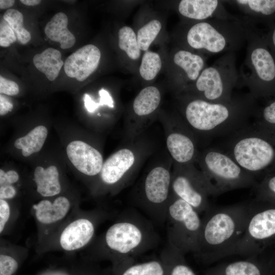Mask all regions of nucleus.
Masks as SVG:
<instances>
[{
	"instance_id": "1",
	"label": "nucleus",
	"mask_w": 275,
	"mask_h": 275,
	"mask_svg": "<svg viewBox=\"0 0 275 275\" xmlns=\"http://www.w3.org/2000/svg\"><path fill=\"white\" fill-rule=\"evenodd\" d=\"M180 100L181 117L198 141L229 136L244 127L258 106L249 93L225 102H209L186 95Z\"/></svg>"
},
{
	"instance_id": "2",
	"label": "nucleus",
	"mask_w": 275,
	"mask_h": 275,
	"mask_svg": "<svg viewBox=\"0 0 275 275\" xmlns=\"http://www.w3.org/2000/svg\"><path fill=\"white\" fill-rule=\"evenodd\" d=\"M251 202L225 206H210L202 218V227L195 256L212 262L233 255L244 234L251 211Z\"/></svg>"
},
{
	"instance_id": "3",
	"label": "nucleus",
	"mask_w": 275,
	"mask_h": 275,
	"mask_svg": "<svg viewBox=\"0 0 275 275\" xmlns=\"http://www.w3.org/2000/svg\"><path fill=\"white\" fill-rule=\"evenodd\" d=\"M249 23L243 18H212L194 22L183 33L184 49L208 54L234 52L246 42Z\"/></svg>"
},
{
	"instance_id": "4",
	"label": "nucleus",
	"mask_w": 275,
	"mask_h": 275,
	"mask_svg": "<svg viewBox=\"0 0 275 275\" xmlns=\"http://www.w3.org/2000/svg\"><path fill=\"white\" fill-rule=\"evenodd\" d=\"M246 42V56L239 74L238 85L247 87L256 100L275 98V59L265 34L249 23Z\"/></svg>"
},
{
	"instance_id": "5",
	"label": "nucleus",
	"mask_w": 275,
	"mask_h": 275,
	"mask_svg": "<svg viewBox=\"0 0 275 275\" xmlns=\"http://www.w3.org/2000/svg\"><path fill=\"white\" fill-rule=\"evenodd\" d=\"M158 240L152 224L136 212L129 211L107 229L103 242L115 263L146 252Z\"/></svg>"
},
{
	"instance_id": "6",
	"label": "nucleus",
	"mask_w": 275,
	"mask_h": 275,
	"mask_svg": "<svg viewBox=\"0 0 275 275\" xmlns=\"http://www.w3.org/2000/svg\"><path fill=\"white\" fill-rule=\"evenodd\" d=\"M228 137L224 151L257 181L275 169V143L253 124Z\"/></svg>"
},
{
	"instance_id": "7",
	"label": "nucleus",
	"mask_w": 275,
	"mask_h": 275,
	"mask_svg": "<svg viewBox=\"0 0 275 275\" xmlns=\"http://www.w3.org/2000/svg\"><path fill=\"white\" fill-rule=\"evenodd\" d=\"M196 163L205 177L212 196L253 187L257 182L253 176L222 149L208 148L199 152Z\"/></svg>"
},
{
	"instance_id": "8",
	"label": "nucleus",
	"mask_w": 275,
	"mask_h": 275,
	"mask_svg": "<svg viewBox=\"0 0 275 275\" xmlns=\"http://www.w3.org/2000/svg\"><path fill=\"white\" fill-rule=\"evenodd\" d=\"M239 74L234 52H226L205 67L197 79L182 89L184 95L213 102L231 100L233 89L238 85Z\"/></svg>"
},
{
	"instance_id": "9",
	"label": "nucleus",
	"mask_w": 275,
	"mask_h": 275,
	"mask_svg": "<svg viewBox=\"0 0 275 275\" xmlns=\"http://www.w3.org/2000/svg\"><path fill=\"white\" fill-rule=\"evenodd\" d=\"M173 160L156 162L143 176L135 195L138 207L155 222L166 223L168 205L172 189Z\"/></svg>"
},
{
	"instance_id": "10",
	"label": "nucleus",
	"mask_w": 275,
	"mask_h": 275,
	"mask_svg": "<svg viewBox=\"0 0 275 275\" xmlns=\"http://www.w3.org/2000/svg\"><path fill=\"white\" fill-rule=\"evenodd\" d=\"M141 136L111 155L104 162L98 175L103 188L118 192L126 187L142 163L152 152V145Z\"/></svg>"
},
{
	"instance_id": "11",
	"label": "nucleus",
	"mask_w": 275,
	"mask_h": 275,
	"mask_svg": "<svg viewBox=\"0 0 275 275\" xmlns=\"http://www.w3.org/2000/svg\"><path fill=\"white\" fill-rule=\"evenodd\" d=\"M168 243L185 255L197 252L202 227L200 213L189 204L171 194L167 214Z\"/></svg>"
},
{
	"instance_id": "12",
	"label": "nucleus",
	"mask_w": 275,
	"mask_h": 275,
	"mask_svg": "<svg viewBox=\"0 0 275 275\" xmlns=\"http://www.w3.org/2000/svg\"><path fill=\"white\" fill-rule=\"evenodd\" d=\"M250 202L245 230L233 253L246 258L259 255L275 244V205L254 199Z\"/></svg>"
},
{
	"instance_id": "13",
	"label": "nucleus",
	"mask_w": 275,
	"mask_h": 275,
	"mask_svg": "<svg viewBox=\"0 0 275 275\" xmlns=\"http://www.w3.org/2000/svg\"><path fill=\"white\" fill-rule=\"evenodd\" d=\"M172 194L192 206L200 214L210 206L212 196L209 185L201 170L195 164L173 163Z\"/></svg>"
},
{
	"instance_id": "14",
	"label": "nucleus",
	"mask_w": 275,
	"mask_h": 275,
	"mask_svg": "<svg viewBox=\"0 0 275 275\" xmlns=\"http://www.w3.org/2000/svg\"><path fill=\"white\" fill-rule=\"evenodd\" d=\"M168 154L173 163L195 164L199 153L198 140L181 116L162 120Z\"/></svg>"
},
{
	"instance_id": "15",
	"label": "nucleus",
	"mask_w": 275,
	"mask_h": 275,
	"mask_svg": "<svg viewBox=\"0 0 275 275\" xmlns=\"http://www.w3.org/2000/svg\"><path fill=\"white\" fill-rule=\"evenodd\" d=\"M101 59V51L95 45L89 44L70 54L64 62L66 75L82 82L97 69Z\"/></svg>"
},
{
	"instance_id": "16",
	"label": "nucleus",
	"mask_w": 275,
	"mask_h": 275,
	"mask_svg": "<svg viewBox=\"0 0 275 275\" xmlns=\"http://www.w3.org/2000/svg\"><path fill=\"white\" fill-rule=\"evenodd\" d=\"M66 153L80 173L89 177L98 176L104 161L102 154L96 148L84 141L76 140L68 144Z\"/></svg>"
},
{
	"instance_id": "17",
	"label": "nucleus",
	"mask_w": 275,
	"mask_h": 275,
	"mask_svg": "<svg viewBox=\"0 0 275 275\" xmlns=\"http://www.w3.org/2000/svg\"><path fill=\"white\" fill-rule=\"evenodd\" d=\"M223 2L217 0H182L178 3L177 10L183 17L194 22L212 18H235L227 11Z\"/></svg>"
},
{
	"instance_id": "18",
	"label": "nucleus",
	"mask_w": 275,
	"mask_h": 275,
	"mask_svg": "<svg viewBox=\"0 0 275 275\" xmlns=\"http://www.w3.org/2000/svg\"><path fill=\"white\" fill-rule=\"evenodd\" d=\"M96 230L93 218L80 217L70 222L62 231L59 237L61 248L68 252L79 250L89 244Z\"/></svg>"
},
{
	"instance_id": "19",
	"label": "nucleus",
	"mask_w": 275,
	"mask_h": 275,
	"mask_svg": "<svg viewBox=\"0 0 275 275\" xmlns=\"http://www.w3.org/2000/svg\"><path fill=\"white\" fill-rule=\"evenodd\" d=\"M205 275H271L264 253L245 259L224 263L207 270Z\"/></svg>"
},
{
	"instance_id": "20",
	"label": "nucleus",
	"mask_w": 275,
	"mask_h": 275,
	"mask_svg": "<svg viewBox=\"0 0 275 275\" xmlns=\"http://www.w3.org/2000/svg\"><path fill=\"white\" fill-rule=\"evenodd\" d=\"M226 2L236 6L244 14L243 19L254 26L261 24L269 29L275 23V0H234Z\"/></svg>"
},
{
	"instance_id": "21",
	"label": "nucleus",
	"mask_w": 275,
	"mask_h": 275,
	"mask_svg": "<svg viewBox=\"0 0 275 275\" xmlns=\"http://www.w3.org/2000/svg\"><path fill=\"white\" fill-rule=\"evenodd\" d=\"M174 65L179 73V82H195L205 68V60L201 55L190 51L177 50L173 57Z\"/></svg>"
},
{
	"instance_id": "22",
	"label": "nucleus",
	"mask_w": 275,
	"mask_h": 275,
	"mask_svg": "<svg viewBox=\"0 0 275 275\" xmlns=\"http://www.w3.org/2000/svg\"><path fill=\"white\" fill-rule=\"evenodd\" d=\"M70 208L71 203L65 196H59L52 201L43 199L33 206L36 220L45 225L61 221L67 215Z\"/></svg>"
},
{
	"instance_id": "23",
	"label": "nucleus",
	"mask_w": 275,
	"mask_h": 275,
	"mask_svg": "<svg viewBox=\"0 0 275 275\" xmlns=\"http://www.w3.org/2000/svg\"><path fill=\"white\" fill-rule=\"evenodd\" d=\"M113 270L114 275H166L165 264L160 257L140 262L127 258L113 263Z\"/></svg>"
},
{
	"instance_id": "24",
	"label": "nucleus",
	"mask_w": 275,
	"mask_h": 275,
	"mask_svg": "<svg viewBox=\"0 0 275 275\" xmlns=\"http://www.w3.org/2000/svg\"><path fill=\"white\" fill-rule=\"evenodd\" d=\"M68 18L63 12L55 14L46 23L44 33L51 41L60 43L63 49L71 48L75 44L74 35L68 29Z\"/></svg>"
},
{
	"instance_id": "25",
	"label": "nucleus",
	"mask_w": 275,
	"mask_h": 275,
	"mask_svg": "<svg viewBox=\"0 0 275 275\" xmlns=\"http://www.w3.org/2000/svg\"><path fill=\"white\" fill-rule=\"evenodd\" d=\"M34 180L37 191L43 197H53L61 191L59 173L55 166L51 165L46 168L37 167L34 172Z\"/></svg>"
},
{
	"instance_id": "26",
	"label": "nucleus",
	"mask_w": 275,
	"mask_h": 275,
	"mask_svg": "<svg viewBox=\"0 0 275 275\" xmlns=\"http://www.w3.org/2000/svg\"><path fill=\"white\" fill-rule=\"evenodd\" d=\"M33 62L35 67L49 81L56 79L64 65L61 52L51 47L35 54Z\"/></svg>"
},
{
	"instance_id": "27",
	"label": "nucleus",
	"mask_w": 275,
	"mask_h": 275,
	"mask_svg": "<svg viewBox=\"0 0 275 275\" xmlns=\"http://www.w3.org/2000/svg\"><path fill=\"white\" fill-rule=\"evenodd\" d=\"M253 125L275 143V98L258 106Z\"/></svg>"
},
{
	"instance_id": "28",
	"label": "nucleus",
	"mask_w": 275,
	"mask_h": 275,
	"mask_svg": "<svg viewBox=\"0 0 275 275\" xmlns=\"http://www.w3.org/2000/svg\"><path fill=\"white\" fill-rule=\"evenodd\" d=\"M160 258L165 264L166 275H196L186 263L184 255L168 243Z\"/></svg>"
},
{
	"instance_id": "29",
	"label": "nucleus",
	"mask_w": 275,
	"mask_h": 275,
	"mask_svg": "<svg viewBox=\"0 0 275 275\" xmlns=\"http://www.w3.org/2000/svg\"><path fill=\"white\" fill-rule=\"evenodd\" d=\"M47 133V129L45 126H37L26 135L16 139L14 143V147L21 150L23 156L28 157L41 149Z\"/></svg>"
},
{
	"instance_id": "30",
	"label": "nucleus",
	"mask_w": 275,
	"mask_h": 275,
	"mask_svg": "<svg viewBox=\"0 0 275 275\" xmlns=\"http://www.w3.org/2000/svg\"><path fill=\"white\" fill-rule=\"evenodd\" d=\"M253 188L254 200L275 205V169L257 181Z\"/></svg>"
},
{
	"instance_id": "31",
	"label": "nucleus",
	"mask_w": 275,
	"mask_h": 275,
	"mask_svg": "<svg viewBox=\"0 0 275 275\" xmlns=\"http://www.w3.org/2000/svg\"><path fill=\"white\" fill-rule=\"evenodd\" d=\"M118 45L128 57L132 60H137L141 55V51L137 37L132 28L124 26L118 32Z\"/></svg>"
},
{
	"instance_id": "32",
	"label": "nucleus",
	"mask_w": 275,
	"mask_h": 275,
	"mask_svg": "<svg viewBox=\"0 0 275 275\" xmlns=\"http://www.w3.org/2000/svg\"><path fill=\"white\" fill-rule=\"evenodd\" d=\"M3 18L14 31L20 44L25 45L30 41L31 35L23 26V16L22 13L16 9H9L4 13Z\"/></svg>"
},
{
	"instance_id": "33",
	"label": "nucleus",
	"mask_w": 275,
	"mask_h": 275,
	"mask_svg": "<svg viewBox=\"0 0 275 275\" xmlns=\"http://www.w3.org/2000/svg\"><path fill=\"white\" fill-rule=\"evenodd\" d=\"M162 66L160 56L156 52L147 51L142 57L139 68L141 76L145 80H151L156 76Z\"/></svg>"
},
{
	"instance_id": "34",
	"label": "nucleus",
	"mask_w": 275,
	"mask_h": 275,
	"mask_svg": "<svg viewBox=\"0 0 275 275\" xmlns=\"http://www.w3.org/2000/svg\"><path fill=\"white\" fill-rule=\"evenodd\" d=\"M161 29L160 22L153 19L141 28L137 33V41L140 49L147 51Z\"/></svg>"
},
{
	"instance_id": "35",
	"label": "nucleus",
	"mask_w": 275,
	"mask_h": 275,
	"mask_svg": "<svg viewBox=\"0 0 275 275\" xmlns=\"http://www.w3.org/2000/svg\"><path fill=\"white\" fill-rule=\"evenodd\" d=\"M17 40L14 31L3 18L0 23V46L2 47H10Z\"/></svg>"
},
{
	"instance_id": "36",
	"label": "nucleus",
	"mask_w": 275,
	"mask_h": 275,
	"mask_svg": "<svg viewBox=\"0 0 275 275\" xmlns=\"http://www.w3.org/2000/svg\"><path fill=\"white\" fill-rule=\"evenodd\" d=\"M19 267L16 259L11 255H0V275H14Z\"/></svg>"
},
{
	"instance_id": "37",
	"label": "nucleus",
	"mask_w": 275,
	"mask_h": 275,
	"mask_svg": "<svg viewBox=\"0 0 275 275\" xmlns=\"http://www.w3.org/2000/svg\"><path fill=\"white\" fill-rule=\"evenodd\" d=\"M19 88L18 84L11 80L0 76V93L9 96H14L18 94Z\"/></svg>"
},
{
	"instance_id": "38",
	"label": "nucleus",
	"mask_w": 275,
	"mask_h": 275,
	"mask_svg": "<svg viewBox=\"0 0 275 275\" xmlns=\"http://www.w3.org/2000/svg\"><path fill=\"white\" fill-rule=\"evenodd\" d=\"M11 215V208L6 200L0 199V233L2 234Z\"/></svg>"
},
{
	"instance_id": "39",
	"label": "nucleus",
	"mask_w": 275,
	"mask_h": 275,
	"mask_svg": "<svg viewBox=\"0 0 275 275\" xmlns=\"http://www.w3.org/2000/svg\"><path fill=\"white\" fill-rule=\"evenodd\" d=\"M19 179L18 174L14 170L5 172L0 170V186L4 185H12L16 183Z\"/></svg>"
},
{
	"instance_id": "40",
	"label": "nucleus",
	"mask_w": 275,
	"mask_h": 275,
	"mask_svg": "<svg viewBox=\"0 0 275 275\" xmlns=\"http://www.w3.org/2000/svg\"><path fill=\"white\" fill-rule=\"evenodd\" d=\"M17 191L13 185H4L0 186V199L8 200L14 198Z\"/></svg>"
},
{
	"instance_id": "41",
	"label": "nucleus",
	"mask_w": 275,
	"mask_h": 275,
	"mask_svg": "<svg viewBox=\"0 0 275 275\" xmlns=\"http://www.w3.org/2000/svg\"><path fill=\"white\" fill-rule=\"evenodd\" d=\"M265 36L268 46L275 59V23L268 29Z\"/></svg>"
},
{
	"instance_id": "42",
	"label": "nucleus",
	"mask_w": 275,
	"mask_h": 275,
	"mask_svg": "<svg viewBox=\"0 0 275 275\" xmlns=\"http://www.w3.org/2000/svg\"><path fill=\"white\" fill-rule=\"evenodd\" d=\"M99 95L100 96L99 103L100 106L106 105L112 108L114 107L113 99L108 92L104 89H101L99 91Z\"/></svg>"
},
{
	"instance_id": "43",
	"label": "nucleus",
	"mask_w": 275,
	"mask_h": 275,
	"mask_svg": "<svg viewBox=\"0 0 275 275\" xmlns=\"http://www.w3.org/2000/svg\"><path fill=\"white\" fill-rule=\"evenodd\" d=\"M13 108V104L8 99L1 94L0 96V115L4 116Z\"/></svg>"
},
{
	"instance_id": "44",
	"label": "nucleus",
	"mask_w": 275,
	"mask_h": 275,
	"mask_svg": "<svg viewBox=\"0 0 275 275\" xmlns=\"http://www.w3.org/2000/svg\"><path fill=\"white\" fill-rule=\"evenodd\" d=\"M266 255L270 265L271 274L275 275V244L263 252Z\"/></svg>"
},
{
	"instance_id": "45",
	"label": "nucleus",
	"mask_w": 275,
	"mask_h": 275,
	"mask_svg": "<svg viewBox=\"0 0 275 275\" xmlns=\"http://www.w3.org/2000/svg\"><path fill=\"white\" fill-rule=\"evenodd\" d=\"M85 106L89 113H94L100 106L99 102H96L87 94L84 95Z\"/></svg>"
},
{
	"instance_id": "46",
	"label": "nucleus",
	"mask_w": 275,
	"mask_h": 275,
	"mask_svg": "<svg viewBox=\"0 0 275 275\" xmlns=\"http://www.w3.org/2000/svg\"><path fill=\"white\" fill-rule=\"evenodd\" d=\"M15 2L14 0H1L0 8L2 10L10 8L14 5Z\"/></svg>"
},
{
	"instance_id": "47",
	"label": "nucleus",
	"mask_w": 275,
	"mask_h": 275,
	"mask_svg": "<svg viewBox=\"0 0 275 275\" xmlns=\"http://www.w3.org/2000/svg\"><path fill=\"white\" fill-rule=\"evenodd\" d=\"M20 2L28 6H34L40 4L41 3L40 0H20Z\"/></svg>"
}]
</instances>
